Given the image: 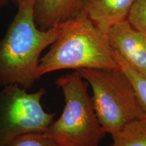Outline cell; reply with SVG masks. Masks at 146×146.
<instances>
[{
	"label": "cell",
	"mask_w": 146,
	"mask_h": 146,
	"mask_svg": "<svg viewBox=\"0 0 146 146\" xmlns=\"http://www.w3.org/2000/svg\"><path fill=\"white\" fill-rule=\"evenodd\" d=\"M44 88L29 93L16 85L0 88V146L28 133H44L54 121L55 113L45 112L41 99Z\"/></svg>",
	"instance_id": "cell-5"
},
{
	"label": "cell",
	"mask_w": 146,
	"mask_h": 146,
	"mask_svg": "<svg viewBox=\"0 0 146 146\" xmlns=\"http://www.w3.org/2000/svg\"><path fill=\"white\" fill-rule=\"evenodd\" d=\"M8 146H60L45 133H35L21 135L12 141Z\"/></svg>",
	"instance_id": "cell-11"
},
{
	"label": "cell",
	"mask_w": 146,
	"mask_h": 146,
	"mask_svg": "<svg viewBox=\"0 0 146 146\" xmlns=\"http://www.w3.org/2000/svg\"><path fill=\"white\" fill-rule=\"evenodd\" d=\"M117 68L106 33L79 10L60 25L57 39L40 58L36 76L39 79L47 73L66 69Z\"/></svg>",
	"instance_id": "cell-2"
},
{
	"label": "cell",
	"mask_w": 146,
	"mask_h": 146,
	"mask_svg": "<svg viewBox=\"0 0 146 146\" xmlns=\"http://www.w3.org/2000/svg\"><path fill=\"white\" fill-rule=\"evenodd\" d=\"M56 84L62 91L65 106L44 133L60 146H99L106 133L97 117L87 82L74 70L60 76Z\"/></svg>",
	"instance_id": "cell-3"
},
{
	"label": "cell",
	"mask_w": 146,
	"mask_h": 146,
	"mask_svg": "<svg viewBox=\"0 0 146 146\" xmlns=\"http://www.w3.org/2000/svg\"><path fill=\"white\" fill-rule=\"evenodd\" d=\"M106 35L113 51L133 70L146 78V36L128 20L115 24Z\"/></svg>",
	"instance_id": "cell-6"
},
{
	"label": "cell",
	"mask_w": 146,
	"mask_h": 146,
	"mask_svg": "<svg viewBox=\"0 0 146 146\" xmlns=\"http://www.w3.org/2000/svg\"><path fill=\"white\" fill-rule=\"evenodd\" d=\"M135 0H83L81 10L106 33L115 24L127 20Z\"/></svg>",
	"instance_id": "cell-7"
},
{
	"label": "cell",
	"mask_w": 146,
	"mask_h": 146,
	"mask_svg": "<svg viewBox=\"0 0 146 146\" xmlns=\"http://www.w3.org/2000/svg\"><path fill=\"white\" fill-rule=\"evenodd\" d=\"M10 0H0V6H6Z\"/></svg>",
	"instance_id": "cell-13"
},
{
	"label": "cell",
	"mask_w": 146,
	"mask_h": 146,
	"mask_svg": "<svg viewBox=\"0 0 146 146\" xmlns=\"http://www.w3.org/2000/svg\"><path fill=\"white\" fill-rule=\"evenodd\" d=\"M10 1H12V2H13L16 6H18V5L21 4V3L23 2V1H25V0H10Z\"/></svg>",
	"instance_id": "cell-14"
},
{
	"label": "cell",
	"mask_w": 146,
	"mask_h": 146,
	"mask_svg": "<svg viewBox=\"0 0 146 146\" xmlns=\"http://www.w3.org/2000/svg\"><path fill=\"white\" fill-rule=\"evenodd\" d=\"M77 71L91 87L95 111L106 133L112 135L128 123L146 120L133 83L120 67Z\"/></svg>",
	"instance_id": "cell-4"
},
{
	"label": "cell",
	"mask_w": 146,
	"mask_h": 146,
	"mask_svg": "<svg viewBox=\"0 0 146 146\" xmlns=\"http://www.w3.org/2000/svg\"><path fill=\"white\" fill-rule=\"evenodd\" d=\"M83 0H36L35 21L37 27L46 31L65 23L81 10Z\"/></svg>",
	"instance_id": "cell-8"
},
{
	"label": "cell",
	"mask_w": 146,
	"mask_h": 146,
	"mask_svg": "<svg viewBox=\"0 0 146 146\" xmlns=\"http://www.w3.org/2000/svg\"><path fill=\"white\" fill-rule=\"evenodd\" d=\"M137 30L146 36V0H135L127 18Z\"/></svg>",
	"instance_id": "cell-12"
},
{
	"label": "cell",
	"mask_w": 146,
	"mask_h": 146,
	"mask_svg": "<svg viewBox=\"0 0 146 146\" xmlns=\"http://www.w3.org/2000/svg\"><path fill=\"white\" fill-rule=\"evenodd\" d=\"M36 0H25L0 41V88L16 85L31 89L37 79L42 52L57 39L60 25L43 31L34 17Z\"/></svg>",
	"instance_id": "cell-1"
},
{
	"label": "cell",
	"mask_w": 146,
	"mask_h": 146,
	"mask_svg": "<svg viewBox=\"0 0 146 146\" xmlns=\"http://www.w3.org/2000/svg\"><path fill=\"white\" fill-rule=\"evenodd\" d=\"M114 54L119 67L133 83L140 104L146 114V78L133 70L117 53L114 52Z\"/></svg>",
	"instance_id": "cell-10"
},
{
	"label": "cell",
	"mask_w": 146,
	"mask_h": 146,
	"mask_svg": "<svg viewBox=\"0 0 146 146\" xmlns=\"http://www.w3.org/2000/svg\"><path fill=\"white\" fill-rule=\"evenodd\" d=\"M109 146H146V120L133 121L111 135Z\"/></svg>",
	"instance_id": "cell-9"
}]
</instances>
